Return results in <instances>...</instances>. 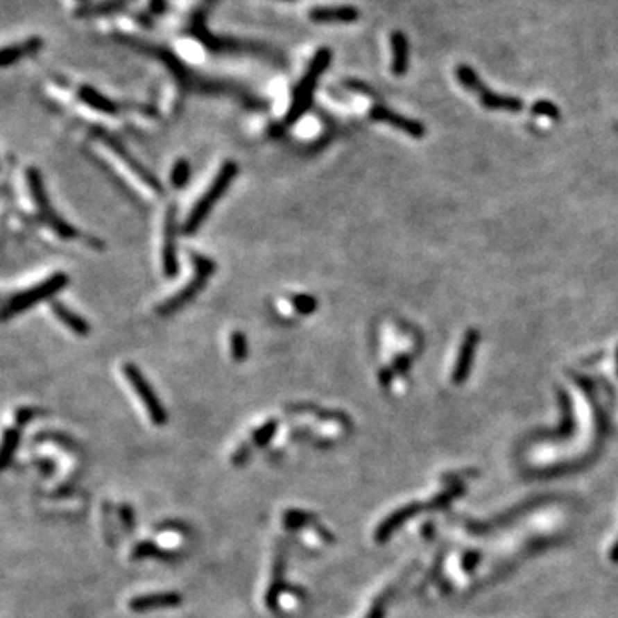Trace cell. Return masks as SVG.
Returning <instances> with one entry per match:
<instances>
[{"label": "cell", "mask_w": 618, "mask_h": 618, "mask_svg": "<svg viewBox=\"0 0 618 618\" xmlns=\"http://www.w3.org/2000/svg\"><path fill=\"white\" fill-rule=\"evenodd\" d=\"M332 57H334V53L327 46H323V49H320L314 53L308 69L302 74V78L299 79L298 86H295L294 93H292V102L289 105V110L284 119L285 126L295 124L299 119H302L308 114L311 105H313L314 89L318 88L321 76L325 74V71L332 64Z\"/></svg>", "instance_id": "6da1fadb"}, {"label": "cell", "mask_w": 618, "mask_h": 618, "mask_svg": "<svg viewBox=\"0 0 618 618\" xmlns=\"http://www.w3.org/2000/svg\"><path fill=\"white\" fill-rule=\"evenodd\" d=\"M239 172V165L236 162L229 160L222 165L218 173L215 175V179L212 180L208 189L205 191L203 196L196 201L194 208L191 209V213L187 215V220L184 222L182 232L184 236H193L196 234V230L203 225V222L208 218V215L212 213L213 206L216 205V201L225 194V191L229 189L230 184L234 182V179L237 177Z\"/></svg>", "instance_id": "7a4b0ae2"}, {"label": "cell", "mask_w": 618, "mask_h": 618, "mask_svg": "<svg viewBox=\"0 0 618 618\" xmlns=\"http://www.w3.org/2000/svg\"><path fill=\"white\" fill-rule=\"evenodd\" d=\"M189 256L194 265V277L177 294H173L164 304L158 306L157 311L160 316H169V314L175 313V311L182 309L184 306L189 304L203 291L205 285L208 284L213 272H215V263H213L212 258L200 255V252H189Z\"/></svg>", "instance_id": "3957f363"}, {"label": "cell", "mask_w": 618, "mask_h": 618, "mask_svg": "<svg viewBox=\"0 0 618 618\" xmlns=\"http://www.w3.org/2000/svg\"><path fill=\"white\" fill-rule=\"evenodd\" d=\"M67 284H69V277L66 273L59 272L50 275L46 280L40 282V284L33 285L31 289H26V291L17 292V294H14L12 298L7 299V302L3 304L2 309V318L3 320H9V318L23 313V311L31 309L33 306L38 304V302L52 299L53 295L59 294Z\"/></svg>", "instance_id": "277c9868"}, {"label": "cell", "mask_w": 618, "mask_h": 618, "mask_svg": "<svg viewBox=\"0 0 618 618\" xmlns=\"http://www.w3.org/2000/svg\"><path fill=\"white\" fill-rule=\"evenodd\" d=\"M26 184L30 187V194L33 198L36 209H38L40 216H42V222H45L53 232L57 234L62 239H76L78 237V230L72 225H69L67 222H64L59 215L52 209L50 206L49 194H46L45 182H43L42 173L36 167H30L26 171Z\"/></svg>", "instance_id": "5b68a950"}, {"label": "cell", "mask_w": 618, "mask_h": 618, "mask_svg": "<svg viewBox=\"0 0 618 618\" xmlns=\"http://www.w3.org/2000/svg\"><path fill=\"white\" fill-rule=\"evenodd\" d=\"M457 78L458 81L462 83L464 88H467L469 92L474 93L478 96V100L481 102V105L490 110H505V112H512V114H517V112L522 110L524 103L520 102L519 98H514V96H504V95H498V93H493L490 88L483 85V81L478 78L472 67L469 66H458L457 67Z\"/></svg>", "instance_id": "8992f818"}, {"label": "cell", "mask_w": 618, "mask_h": 618, "mask_svg": "<svg viewBox=\"0 0 618 618\" xmlns=\"http://www.w3.org/2000/svg\"><path fill=\"white\" fill-rule=\"evenodd\" d=\"M124 375L126 378H128L129 385H131L132 390L136 392V395L139 397L141 404L144 406V409H146L151 421H153L157 426L167 424L169 421L167 411H165V407L162 406L157 392H155L153 386L148 383V379L144 378L143 373H141L139 368L135 366V364H126Z\"/></svg>", "instance_id": "52a82bcc"}, {"label": "cell", "mask_w": 618, "mask_h": 618, "mask_svg": "<svg viewBox=\"0 0 618 618\" xmlns=\"http://www.w3.org/2000/svg\"><path fill=\"white\" fill-rule=\"evenodd\" d=\"M93 135L98 137V139L102 141L108 150L114 151L115 157H117L119 160L124 162V165H128L129 171L135 173V175H137V179H141L148 187H151V189H155L160 193L162 184H160V180L157 179V175H155L153 172L148 171L146 167H143V164H141L137 158H135L131 153H129V150L126 148V144L122 143V141H119L114 135H110V132H107L102 128H96L95 131H93Z\"/></svg>", "instance_id": "ba28073f"}, {"label": "cell", "mask_w": 618, "mask_h": 618, "mask_svg": "<svg viewBox=\"0 0 618 618\" xmlns=\"http://www.w3.org/2000/svg\"><path fill=\"white\" fill-rule=\"evenodd\" d=\"M164 244H162V270L169 278H173L179 273V256H177V236H179V223H177V206L171 203L164 216Z\"/></svg>", "instance_id": "9c48e42d"}, {"label": "cell", "mask_w": 618, "mask_h": 618, "mask_svg": "<svg viewBox=\"0 0 618 618\" xmlns=\"http://www.w3.org/2000/svg\"><path fill=\"white\" fill-rule=\"evenodd\" d=\"M182 594L173 591L167 592H151V594L135 596L129 601V610L136 613L153 612V610H165V608H177L182 603Z\"/></svg>", "instance_id": "30bf717a"}, {"label": "cell", "mask_w": 618, "mask_h": 618, "mask_svg": "<svg viewBox=\"0 0 618 618\" xmlns=\"http://www.w3.org/2000/svg\"><path fill=\"white\" fill-rule=\"evenodd\" d=\"M370 117L373 121L378 122H385V124H390L392 128L400 129V131L407 132L412 137H422L426 135V128L418 121H412L409 117H404V115L397 114V112L390 110L388 107H383V105H375L371 107L370 110Z\"/></svg>", "instance_id": "8fae6325"}, {"label": "cell", "mask_w": 618, "mask_h": 618, "mask_svg": "<svg viewBox=\"0 0 618 618\" xmlns=\"http://www.w3.org/2000/svg\"><path fill=\"white\" fill-rule=\"evenodd\" d=\"M478 342H479L478 332L469 330L467 334H465L464 342H462L461 350H458V359L457 363H455L454 375H452V379H454L457 385H461V383H464L465 379L469 378L472 363H474V354H476V347H478Z\"/></svg>", "instance_id": "7c38bea8"}, {"label": "cell", "mask_w": 618, "mask_h": 618, "mask_svg": "<svg viewBox=\"0 0 618 618\" xmlns=\"http://www.w3.org/2000/svg\"><path fill=\"white\" fill-rule=\"evenodd\" d=\"M361 12L354 6H320L309 10L313 23H354L359 19Z\"/></svg>", "instance_id": "4fadbf2b"}, {"label": "cell", "mask_w": 618, "mask_h": 618, "mask_svg": "<svg viewBox=\"0 0 618 618\" xmlns=\"http://www.w3.org/2000/svg\"><path fill=\"white\" fill-rule=\"evenodd\" d=\"M132 0H100V2H86L76 9V17L92 19V17L112 16L128 9Z\"/></svg>", "instance_id": "5bb4252c"}, {"label": "cell", "mask_w": 618, "mask_h": 618, "mask_svg": "<svg viewBox=\"0 0 618 618\" xmlns=\"http://www.w3.org/2000/svg\"><path fill=\"white\" fill-rule=\"evenodd\" d=\"M50 308H52L57 320H59L60 323L66 325L72 334L79 335V337H86V335L89 334V330H92V328H89V323L85 320V318L79 316V314L74 313L72 309H69L66 304H62V302L52 301L50 302Z\"/></svg>", "instance_id": "9a60e30c"}, {"label": "cell", "mask_w": 618, "mask_h": 618, "mask_svg": "<svg viewBox=\"0 0 618 618\" xmlns=\"http://www.w3.org/2000/svg\"><path fill=\"white\" fill-rule=\"evenodd\" d=\"M392 43V72L395 76H404L409 69V40L402 31H393L390 36Z\"/></svg>", "instance_id": "2e32d148"}, {"label": "cell", "mask_w": 618, "mask_h": 618, "mask_svg": "<svg viewBox=\"0 0 618 618\" xmlns=\"http://www.w3.org/2000/svg\"><path fill=\"white\" fill-rule=\"evenodd\" d=\"M42 46H43L42 38H30L24 43H21V45L6 46V49L0 52V67L6 69L12 66V64L19 62V60L24 59L26 55H31V53L38 52Z\"/></svg>", "instance_id": "e0dca14e"}, {"label": "cell", "mask_w": 618, "mask_h": 618, "mask_svg": "<svg viewBox=\"0 0 618 618\" xmlns=\"http://www.w3.org/2000/svg\"><path fill=\"white\" fill-rule=\"evenodd\" d=\"M78 96L83 103L88 105V107L93 108V110L102 112V114L115 115L119 112L117 103L112 102L110 98H107V96L102 95L98 89H95L93 86H89V85L81 86L78 92Z\"/></svg>", "instance_id": "ac0fdd59"}, {"label": "cell", "mask_w": 618, "mask_h": 618, "mask_svg": "<svg viewBox=\"0 0 618 618\" xmlns=\"http://www.w3.org/2000/svg\"><path fill=\"white\" fill-rule=\"evenodd\" d=\"M284 572H285L284 556H282V553H278L277 558H275L272 583H270L268 591H266V596H265L266 606H268L272 612H275V610L278 608V599H280V594L289 587L284 581Z\"/></svg>", "instance_id": "d6986e66"}, {"label": "cell", "mask_w": 618, "mask_h": 618, "mask_svg": "<svg viewBox=\"0 0 618 618\" xmlns=\"http://www.w3.org/2000/svg\"><path fill=\"white\" fill-rule=\"evenodd\" d=\"M21 442V431L17 428H7L3 431V442H2V452H0V467L2 471L9 469V465L12 464L14 455H16L17 447Z\"/></svg>", "instance_id": "ffe728a7"}, {"label": "cell", "mask_w": 618, "mask_h": 618, "mask_svg": "<svg viewBox=\"0 0 618 618\" xmlns=\"http://www.w3.org/2000/svg\"><path fill=\"white\" fill-rule=\"evenodd\" d=\"M284 524L285 527H289V529H299V527H308V526H313L316 533H320L321 529L316 517L304 510H287L284 514Z\"/></svg>", "instance_id": "44dd1931"}, {"label": "cell", "mask_w": 618, "mask_h": 618, "mask_svg": "<svg viewBox=\"0 0 618 618\" xmlns=\"http://www.w3.org/2000/svg\"><path fill=\"white\" fill-rule=\"evenodd\" d=\"M132 560H141V558H160V560H173L175 555L167 549L160 548L158 544L151 543V541H143V543L136 544L132 549Z\"/></svg>", "instance_id": "7402d4cb"}, {"label": "cell", "mask_w": 618, "mask_h": 618, "mask_svg": "<svg viewBox=\"0 0 618 618\" xmlns=\"http://www.w3.org/2000/svg\"><path fill=\"white\" fill-rule=\"evenodd\" d=\"M229 345H230V356H232L234 361L242 363V361L248 359L249 345H248V338H246V335L242 334V332L236 330L230 334Z\"/></svg>", "instance_id": "603a6c76"}, {"label": "cell", "mask_w": 618, "mask_h": 618, "mask_svg": "<svg viewBox=\"0 0 618 618\" xmlns=\"http://www.w3.org/2000/svg\"><path fill=\"white\" fill-rule=\"evenodd\" d=\"M189 177H191L189 162L184 160V158L177 160L171 173L172 186L175 187V189H182V187H186L187 182H189Z\"/></svg>", "instance_id": "cb8c5ba5"}, {"label": "cell", "mask_w": 618, "mask_h": 618, "mask_svg": "<svg viewBox=\"0 0 618 618\" xmlns=\"http://www.w3.org/2000/svg\"><path fill=\"white\" fill-rule=\"evenodd\" d=\"M278 429V421L277 419H268L263 426H259L255 433H252V443L256 447H265L268 445L270 440L273 438L275 433Z\"/></svg>", "instance_id": "d4e9b609"}, {"label": "cell", "mask_w": 618, "mask_h": 618, "mask_svg": "<svg viewBox=\"0 0 618 618\" xmlns=\"http://www.w3.org/2000/svg\"><path fill=\"white\" fill-rule=\"evenodd\" d=\"M292 306L299 314L308 316V314H313L318 309V301L309 294H298L292 298Z\"/></svg>", "instance_id": "484cf974"}, {"label": "cell", "mask_w": 618, "mask_h": 618, "mask_svg": "<svg viewBox=\"0 0 618 618\" xmlns=\"http://www.w3.org/2000/svg\"><path fill=\"white\" fill-rule=\"evenodd\" d=\"M36 442H53L57 445L69 448V450L76 448L74 442L69 436L60 435V433H40V435H36Z\"/></svg>", "instance_id": "4316f807"}, {"label": "cell", "mask_w": 618, "mask_h": 618, "mask_svg": "<svg viewBox=\"0 0 618 618\" xmlns=\"http://www.w3.org/2000/svg\"><path fill=\"white\" fill-rule=\"evenodd\" d=\"M533 114L536 115H544V117L549 119H558L560 117V110L555 103L547 102V100H541V102L534 103L533 105Z\"/></svg>", "instance_id": "83f0119b"}, {"label": "cell", "mask_w": 618, "mask_h": 618, "mask_svg": "<svg viewBox=\"0 0 618 618\" xmlns=\"http://www.w3.org/2000/svg\"><path fill=\"white\" fill-rule=\"evenodd\" d=\"M42 414V412H40L38 409H35V407H21V409H17V412H16V422L17 424H26V422H30L31 419H35L36 415H40Z\"/></svg>", "instance_id": "f1b7e54d"}, {"label": "cell", "mask_w": 618, "mask_h": 618, "mask_svg": "<svg viewBox=\"0 0 618 618\" xmlns=\"http://www.w3.org/2000/svg\"><path fill=\"white\" fill-rule=\"evenodd\" d=\"M119 514H121L122 524H124L128 529H132V527H135V512H132V508L129 507V505H121Z\"/></svg>", "instance_id": "f546056e"}, {"label": "cell", "mask_w": 618, "mask_h": 618, "mask_svg": "<svg viewBox=\"0 0 618 618\" xmlns=\"http://www.w3.org/2000/svg\"><path fill=\"white\" fill-rule=\"evenodd\" d=\"M148 7H150V12L153 16H162L167 10V0H150Z\"/></svg>", "instance_id": "4dcf8cb0"}, {"label": "cell", "mask_w": 618, "mask_h": 618, "mask_svg": "<svg viewBox=\"0 0 618 618\" xmlns=\"http://www.w3.org/2000/svg\"><path fill=\"white\" fill-rule=\"evenodd\" d=\"M248 455H249V450L246 447H241L239 450L236 452V454H234V457H232V462H236V464H242V462L246 461V458H248Z\"/></svg>", "instance_id": "1f68e13d"}, {"label": "cell", "mask_w": 618, "mask_h": 618, "mask_svg": "<svg viewBox=\"0 0 618 618\" xmlns=\"http://www.w3.org/2000/svg\"><path fill=\"white\" fill-rule=\"evenodd\" d=\"M407 366H409V357H406V356H402L395 363V370H399L400 373H404V371L407 370Z\"/></svg>", "instance_id": "d6a6232c"}, {"label": "cell", "mask_w": 618, "mask_h": 618, "mask_svg": "<svg viewBox=\"0 0 618 618\" xmlns=\"http://www.w3.org/2000/svg\"><path fill=\"white\" fill-rule=\"evenodd\" d=\"M364 618H383V606L377 605L375 608H371L370 613H368Z\"/></svg>", "instance_id": "836d02e7"}, {"label": "cell", "mask_w": 618, "mask_h": 618, "mask_svg": "<svg viewBox=\"0 0 618 618\" xmlns=\"http://www.w3.org/2000/svg\"><path fill=\"white\" fill-rule=\"evenodd\" d=\"M79 2H83V3H86V2H88V0H79Z\"/></svg>", "instance_id": "e575fe53"}, {"label": "cell", "mask_w": 618, "mask_h": 618, "mask_svg": "<svg viewBox=\"0 0 618 618\" xmlns=\"http://www.w3.org/2000/svg\"><path fill=\"white\" fill-rule=\"evenodd\" d=\"M289 2H291V0H289Z\"/></svg>", "instance_id": "d590c367"}]
</instances>
